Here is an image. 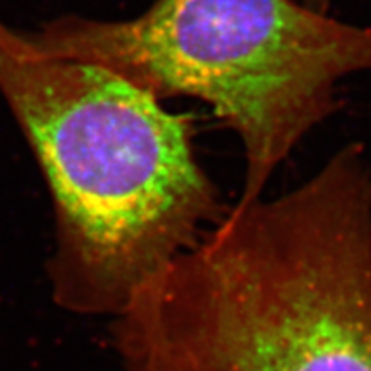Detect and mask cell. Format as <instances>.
Instances as JSON below:
<instances>
[{
    "label": "cell",
    "instance_id": "cell-2",
    "mask_svg": "<svg viewBox=\"0 0 371 371\" xmlns=\"http://www.w3.org/2000/svg\"><path fill=\"white\" fill-rule=\"evenodd\" d=\"M0 91L55 207L54 301L116 318L227 215L194 153V119L123 76L45 52L0 23Z\"/></svg>",
    "mask_w": 371,
    "mask_h": 371
},
{
    "label": "cell",
    "instance_id": "cell-1",
    "mask_svg": "<svg viewBox=\"0 0 371 371\" xmlns=\"http://www.w3.org/2000/svg\"><path fill=\"white\" fill-rule=\"evenodd\" d=\"M116 317L129 371H371V165L236 203Z\"/></svg>",
    "mask_w": 371,
    "mask_h": 371
},
{
    "label": "cell",
    "instance_id": "cell-3",
    "mask_svg": "<svg viewBox=\"0 0 371 371\" xmlns=\"http://www.w3.org/2000/svg\"><path fill=\"white\" fill-rule=\"evenodd\" d=\"M45 52L100 65L161 102L189 97L237 134L249 203L337 109V86L371 71V28L303 0H155L127 21L62 17L33 33Z\"/></svg>",
    "mask_w": 371,
    "mask_h": 371
},
{
    "label": "cell",
    "instance_id": "cell-4",
    "mask_svg": "<svg viewBox=\"0 0 371 371\" xmlns=\"http://www.w3.org/2000/svg\"><path fill=\"white\" fill-rule=\"evenodd\" d=\"M303 2L308 3L310 7H313V9L323 10V13H329V7H330V2H332V0H303Z\"/></svg>",
    "mask_w": 371,
    "mask_h": 371
}]
</instances>
